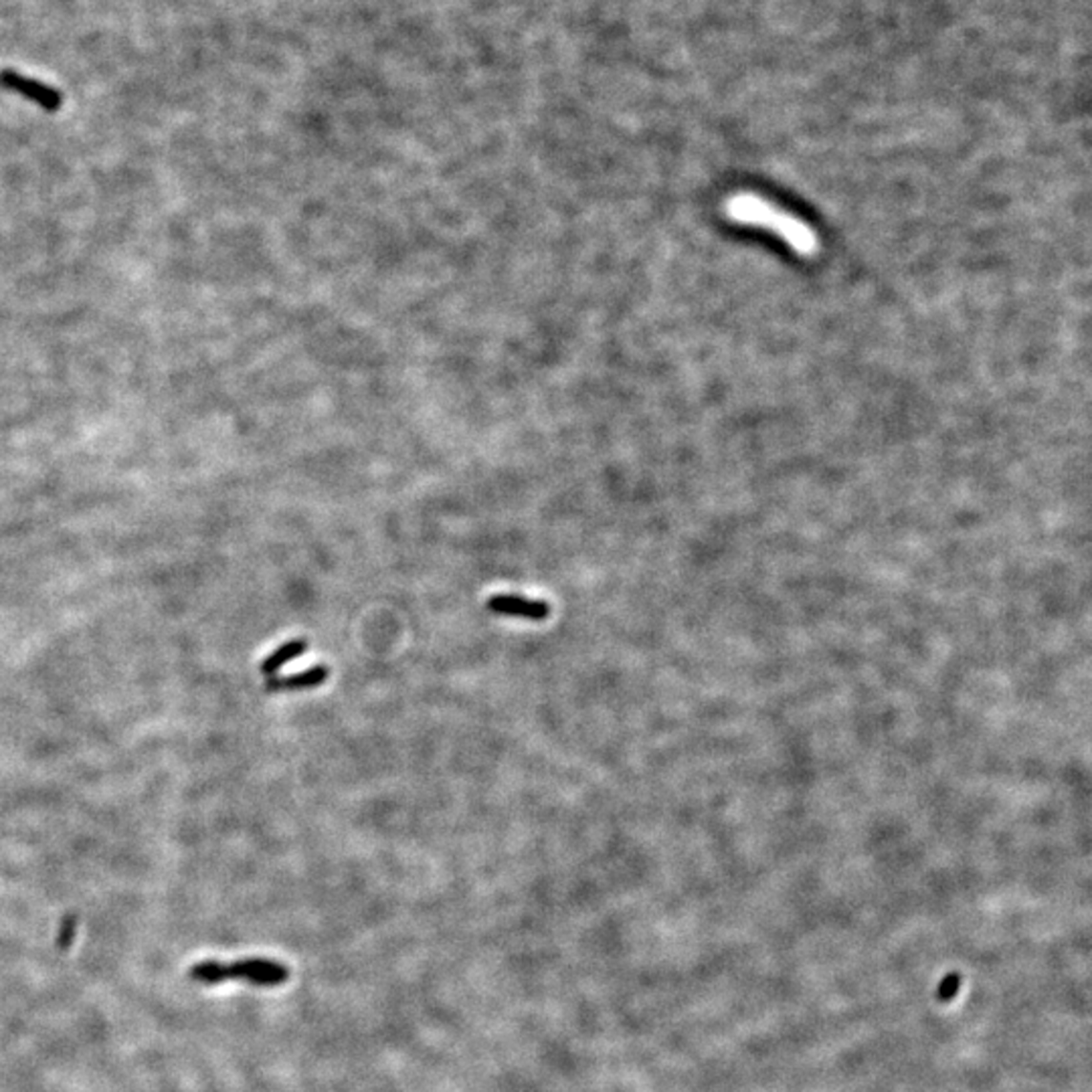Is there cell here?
<instances>
[{
    "label": "cell",
    "instance_id": "7",
    "mask_svg": "<svg viewBox=\"0 0 1092 1092\" xmlns=\"http://www.w3.org/2000/svg\"><path fill=\"white\" fill-rule=\"evenodd\" d=\"M76 932H77V917H76V914H67V917H65L63 923H61L59 935H57V945H59V949H63V950L69 949V945H72L74 939H76Z\"/></svg>",
    "mask_w": 1092,
    "mask_h": 1092
},
{
    "label": "cell",
    "instance_id": "4",
    "mask_svg": "<svg viewBox=\"0 0 1092 1092\" xmlns=\"http://www.w3.org/2000/svg\"><path fill=\"white\" fill-rule=\"evenodd\" d=\"M488 611L502 615V618H518L528 622H544L551 615V605L540 599H528L522 595L502 593L488 599Z\"/></svg>",
    "mask_w": 1092,
    "mask_h": 1092
},
{
    "label": "cell",
    "instance_id": "2",
    "mask_svg": "<svg viewBox=\"0 0 1092 1092\" xmlns=\"http://www.w3.org/2000/svg\"><path fill=\"white\" fill-rule=\"evenodd\" d=\"M188 977L205 985H217L225 981H248L257 988H275L290 979V969L273 959H241L235 963L203 961L188 969Z\"/></svg>",
    "mask_w": 1092,
    "mask_h": 1092
},
{
    "label": "cell",
    "instance_id": "6",
    "mask_svg": "<svg viewBox=\"0 0 1092 1092\" xmlns=\"http://www.w3.org/2000/svg\"><path fill=\"white\" fill-rule=\"evenodd\" d=\"M306 651H308V642L304 638L290 640L286 644H281L277 649L272 651L266 660L261 662V674L263 676L277 674L281 667L288 666L294 660H297L299 656H304Z\"/></svg>",
    "mask_w": 1092,
    "mask_h": 1092
},
{
    "label": "cell",
    "instance_id": "5",
    "mask_svg": "<svg viewBox=\"0 0 1092 1092\" xmlns=\"http://www.w3.org/2000/svg\"><path fill=\"white\" fill-rule=\"evenodd\" d=\"M328 667L326 666H312L304 672H297L284 678H272L266 684V690L270 692H294V690H310L318 688L328 680Z\"/></svg>",
    "mask_w": 1092,
    "mask_h": 1092
},
{
    "label": "cell",
    "instance_id": "1",
    "mask_svg": "<svg viewBox=\"0 0 1092 1092\" xmlns=\"http://www.w3.org/2000/svg\"><path fill=\"white\" fill-rule=\"evenodd\" d=\"M722 210L727 219L736 225L763 229L779 237L801 257H816L821 250L819 237L812 225L756 192H734L722 205Z\"/></svg>",
    "mask_w": 1092,
    "mask_h": 1092
},
{
    "label": "cell",
    "instance_id": "3",
    "mask_svg": "<svg viewBox=\"0 0 1092 1092\" xmlns=\"http://www.w3.org/2000/svg\"><path fill=\"white\" fill-rule=\"evenodd\" d=\"M0 87H5V90H9L16 96H23L29 101L37 103L39 108H43L45 112H59L61 110L63 96L59 94V90H55V87H51L43 81H37V79L19 74V72H14V69H3V72H0Z\"/></svg>",
    "mask_w": 1092,
    "mask_h": 1092
}]
</instances>
